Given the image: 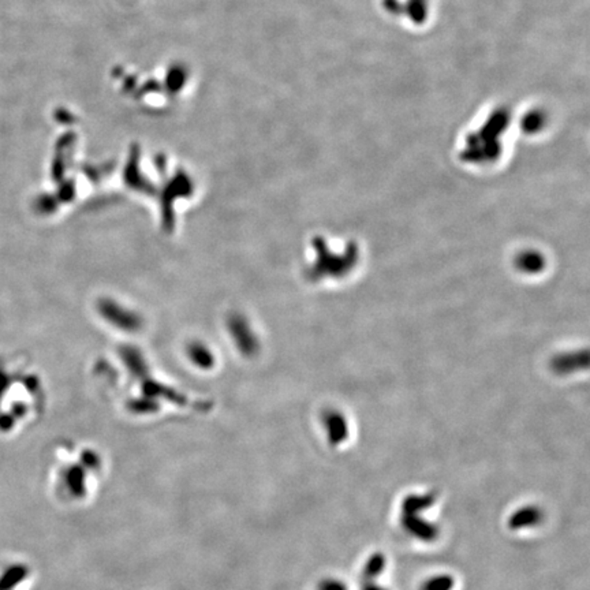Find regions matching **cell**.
Returning a JSON list of instances; mask_svg holds the SVG:
<instances>
[{
	"instance_id": "1",
	"label": "cell",
	"mask_w": 590,
	"mask_h": 590,
	"mask_svg": "<svg viewBox=\"0 0 590 590\" xmlns=\"http://www.w3.org/2000/svg\"><path fill=\"white\" fill-rule=\"evenodd\" d=\"M515 110L505 101H494L482 107L466 125L460 137V152L469 156L480 152L499 156L506 148L507 140L515 133Z\"/></svg>"
},
{
	"instance_id": "2",
	"label": "cell",
	"mask_w": 590,
	"mask_h": 590,
	"mask_svg": "<svg viewBox=\"0 0 590 590\" xmlns=\"http://www.w3.org/2000/svg\"><path fill=\"white\" fill-rule=\"evenodd\" d=\"M440 0H378L381 14L409 32H425L436 21Z\"/></svg>"
},
{
	"instance_id": "3",
	"label": "cell",
	"mask_w": 590,
	"mask_h": 590,
	"mask_svg": "<svg viewBox=\"0 0 590 590\" xmlns=\"http://www.w3.org/2000/svg\"><path fill=\"white\" fill-rule=\"evenodd\" d=\"M552 121H555V115L544 103L533 101L523 106V108L515 110V124L518 131L528 134L543 133L548 130Z\"/></svg>"
},
{
	"instance_id": "4",
	"label": "cell",
	"mask_w": 590,
	"mask_h": 590,
	"mask_svg": "<svg viewBox=\"0 0 590 590\" xmlns=\"http://www.w3.org/2000/svg\"><path fill=\"white\" fill-rule=\"evenodd\" d=\"M28 575V568L25 566H12L0 577V590H10L15 588L19 582Z\"/></svg>"
}]
</instances>
